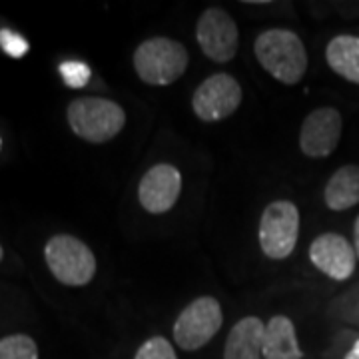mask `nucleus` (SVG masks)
I'll return each instance as SVG.
<instances>
[{
  "label": "nucleus",
  "mask_w": 359,
  "mask_h": 359,
  "mask_svg": "<svg viewBox=\"0 0 359 359\" xmlns=\"http://www.w3.org/2000/svg\"><path fill=\"white\" fill-rule=\"evenodd\" d=\"M257 62L282 84L294 86L308 70V52L302 39L285 28L262 32L254 42Z\"/></svg>",
  "instance_id": "nucleus-1"
},
{
  "label": "nucleus",
  "mask_w": 359,
  "mask_h": 359,
  "mask_svg": "<svg viewBox=\"0 0 359 359\" xmlns=\"http://www.w3.org/2000/svg\"><path fill=\"white\" fill-rule=\"evenodd\" d=\"M66 116L72 132L90 144L110 142L126 124V112L120 104L94 96L74 100Z\"/></svg>",
  "instance_id": "nucleus-2"
},
{
  "label": "nucleus",
  "mask_w": 359,
  "mask_h": 359,
  "mask_svg": "<svg viewBox=\"0 0 359 359\" xmlns=\"http://www.w3.org/2000/svg\"><path fill=\"white\" fill-rule=\"evenodd\" d=\"M188 50L178 40H144L134 52V68L142 82L150 86H168L176 82L188 68Z\"/></svg>",
  "instance_id": "nucleus-3"
},
{
  "label": "nucleus",
  "mask_w": 359,
  "mask_h": 359,
  "mask_svg": "<svg viewBox=\"0 0 359 359\" xmlns=\"http://www.w3.org/2000/svg\"><path fill=\"white\" fill-rule=\"evenodd\" d=\"M44 257L52 276L65 285H86L96 273V257L92 250L68 233H58L50 238L44 248Z\"/></svg>",
  "instance_id": "nucleus-4"
},
{
  "label": "nucleus",
  "mask_w": 359,
  "mask_h": 359,
  "mask_svg": "<svg viewBox=\"0 0 359 359\" xmlns=\"http://www.w3.org/2000/svg\"><path fill=\"white\" fill-rule=\"evenodd\" d=\"M259 245L269 259H285L294 254L299 236L297 205L287 200H278L264 210L259 219Z\"/></svg>",
  "instance_id": "nucleus-5"
},
{
  "label": "nucleus",
  "mask_w": 359,
  "mask_h": 359,
  "mask_svg": "<svg viewBox=\"0 0 359 359\" xmlns=\"http://www.w3.org/2000/svg\"><path fill=\"white\" fill-rule=\"evenodd\" d=\"M224 323L222 306L216 297H198L186 306L174 323V341L184 351L202 349L210 339L218 334Z\"/></svg>",
  "instance_id": "nucleus-6"
},
{
  "label": "nucleus",
  "mask_w": 359,
  "mask_h": 359,
  "mask_svg": "<svg viewBox=\"0 0 359 359\" xmlns=\"http://www.w3.org/2000/svg\"><path fill=\"white\" fill-rule=\"evenodd\" d=\"M242 104V86L230 74L205 78L192 96V110L204 122H219Z\"/></svg>",
  "instance_id": "nucleus-7"
},
{
  "label": "nucleus",
  "mask_w": 359,
  "mask_h": 359,
  "mask_svg": "<svg viewBox=\"0 0 359 359\" xmlns=\"http://www.w3.org/2000/svg\"><path fill=\"white\" fill-rule=\"evenodd\" d=\"M196 39L212 62H230L238 52V25L222 8H208L198 18Z\"/></svg>",
  "instance_id": "nucleus-8"
},
{
  "label": "nucleus",
  "mask_w": 359,
  "mask_h": 359,
  "mask_svg": "<svg viewBox=\"0 0 359 359\" xmlns=\"http://www.w3.org/2000/svg\"><path fill=\"white\" fill-rule=\"evenodd\" d=\"M341 130H344V120L335 108L332 106L318 108L306 116L302 124L299 148L308 158H327L341 140Z\"/></svg>",
  "instance_id": "nucleus-9"
},
{
  "label": "nucleus",
  "mask_w": 359,
  "mask_h": 359,
  "mask_svg": "<svg viewBox=\"0 0 359 359\" xmlns=\"http://www.w3.org/2000/svg\"><path fill=\"white\" fill-rule=\"evenodd\" d=\"M309 259L321 273L335 282H346L353 276L358 256L353 245L344 236L327 231L318 236L309 245Z\"/></svg>",
  "instance_id": "nucleus-10"
},
{
  "label": "nucleus",
  "mask_w": 359,
  "mask_h": 359,
  "mask_svg": "<svg viewBox=\"0 0 359 359\" xmlns=\"http://www.w3.org/2000/svg\"><path fill=\"white\" fill-rule=\"evenodd\" d=\"M182 192V174L172 164L150 168L140 180L138 200L150 214H166L178 202Z\"/></svg>",
  "instance_id": "nucleus-11"
},
{
  "label": "nucleus",
  "mask_w": 359,
  "mask_h": 359,
  "mask_svg": "<svg viewBox=\"0 0 359 359\" xmlns=\"http://www.w3.org/2000/svg\"><path fill=\"white\" fill-rule=\"evenodd\" d=\"M266 325L256 316H248L231 327L224 347V359H264Z\"/></svg>",
  "instance_id": "nucleus-12"
},
{
  "label": "nucleus",
  "mask_w": 359,
  "mask_h": 359,
  "mask_svg": "<svg viewBox=\"0 0 359 359\" xmlns=\"http://www.w3.org/2000/svg\"><path fill=\"white\" fill-rule=\"evenodd\" d=\"M264 359H304L295 327L290 318L273 316L264 334Z\"/></svg>",
  "instance_id": "nucleus-13"
},
{
  "label": "nucleus",
  "mask_w": 359,
  "mask_h": 359,
  "mask_svg": "<svg viewBox=\"0 0 359 359\" xmlns=\"http://www.w3.org/2000/svg\"><path fill=\"white\" fill-rule=\"evenodd\" d=\"M325 205L334 212H344L359 204V166H341L323 190Z\"/></svg>",
  "instance_id": "nucleus-14"
},
{
  "label": "nucleus",
  "mask_w": 359,
  "mask_h": 359,
  "mask_svg": "<svg viewBox=\"0 0 359 359\" xmlns=\"http://www.w3.org/2000/svg\"><path fill=\"white\" fill-rule=\"evenodd\" d=\"M325 60L337 76L359 84V36L341 34L330 40L325 48Z\"/></svg>",
  "instance_id": "nucleus-15"
},
{
  "label": "nucleus",
  "mask_w": 359,
  "mask_h": 359,
  "mask_svg": "<svg viewBox=\"0 0 359 359\" xmlns=\"http://www.w3.org/2000/svg\"><path fill=\"white\" fill-rule=\"evenodd\" d=\"M0 359H39V346L25 334L0 339Z\"/></svg>",
  "instance_id": "nucleus-16"
},
{
  "label": "nucleus",
  "mask_w": 359,
  "mask_h": 359,
  "mask_svg": "<svg viewBox=\"0 0 359 359\" xmlns=\"http://www.w3.org/2000/svg\"><path fill=\"white\" fill-rule=\"evenodd\" d=\"M134 359H178L172 344L164 337H152L144 341Z\"/></svg>",
  "instance_id": "nucleus-17"
},
{
  "label": "nucleus",
  "mask_w": 359,
  "mask_h": 359,
  "mask_svg": "<svg viewBox=\"0 0 359 359\" xmlns=\"http://www.w3.org/2000/svg\"><path fill=\"white\" fill-rule=\"evenodd\" d=\"M60 74L70 88H84L90 80V68L84 62L68 60L60 65Z\"/></svg>",
  "instance_id": "nucleus-18"
},
{
  "label": "nucleus",
  "mask_w": 359,
  "mask_h": 359,
  "mask_svg": "<svg viewBox=\"0 0 359 359\" xmlns=\"http://www.w3.org/2000/svg\"><path fill=\"white\" fill-rule=\"evenodd\" d=\"M0 48L6 52L11 58H22L26 52L30 50L28 42L20 34H16L13 30H8V28L0 30Z\"/></svg>",
  "instance_id": "nucleus-19"
},
{
  "label": "nucleus",
  "mask_w": 359,
  "mask_h": 359,
  "mask_svg": "<svg viewBox=\"0 0 359 359\" xmlns=\"http://www.w3.org/2000/svg\"><path fill=\"white\" fill-rule=\"evenodd\" d=\"M353 250H355V256L359 259V216L353 224Z\"/></svg>",
  "instance_id": "nucleus-20"
},
{
  "label": "nucleus",
  "mask_w": 359,
  "mask_h": 359,
  "mask_svg": "<svg viewBox=\"0 0 359 359\" xmlns=\"http://www.w3.org/2000/svg\"><path fill=\"white\" fill-rule=\"evenodd\" d=\"M346 359H359V339L351 346V349L346 353Z\"/></svg>",
  "instance_id": "nucleus-21"
},
{
  "label": "nucleus",
  "mask_w": 359,
  "mask_h": 359,
  "mask_svg": "<svg viewBox=\"0 0 359 359\" xmlns=\"http://www.w3.org/2000/svg\"><path fill=\"white\" fill-rule=\"evenodd\" d=\"M2 257H4V252H2V245H0V262H2Z\"/></svg>",
  "instance_id": "nucleus-22"
}]
</instances>
